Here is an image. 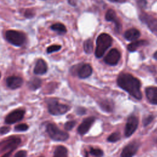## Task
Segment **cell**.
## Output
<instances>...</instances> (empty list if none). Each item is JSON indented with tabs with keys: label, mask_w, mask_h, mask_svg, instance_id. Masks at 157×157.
I'll use <instances>...</instances> for the list:
<instances>
[{
	"label": "cell",
	"mask_w": 157,
	"mask_h": 157,
	"mask_svg": "<svg viewBox=\"0 0 157 157\" xmlns=\"http://www.w3.org/2000/svg\"><path fill=\"white\" fill-rule=\"evenodd\" d=\"M147 44H148V42L145 40H137V41H134V42H132L131 44H129L128 45L127 48L129 52H133L137 50L139 47L144 46V45H146Z\"/></svg>",
	"instance_id": "19"
},
{
	"label": "cell",
	"mask_w": 157,
	"mask_h": 157,
	"mask_svg": "<svg viewBox=\"0 0 157 157\" xmlns=\"http://www.w3.org/2000/svg\"><path fill=\"white\" fill-rule=\"evenodd\" d=\"M25 115V110L22 109H17L9 113L5 119L7 124H13L20 121Z\"/></svg>",
	"instance_id": "8"
},
{
	"label": "cell",
	"mask_w": 157,
	"mask_h": 157,
	"mask_svg": "<svg viewBox=\"0 0 157 157\" xmlns=\"http://www.w3.org/2000/svg\"><path fill=\"white\" fill-rule=\"evenodd\" d=\"M53 157H67V148L63 145L58 146L54 151Z\"/></svg>",
	"instance_id": "22"
},
{
	"label": "cell",
	"mask_w": 157,
	"mask_h": 157,
	"mask_svg": "<svg viewBox=\"0 0 157 157\" xmlns=\"http://www.w3.org/2000/svg\"><path fill=\"white\" fill-rule=\"evenodd\" d=\"M1 73H0V78H1Z\"/></svg>",
	"instance_id": "38"
},
{
	"label": "cell",
	"mask_w": 157,
	"mask_h": 157,
	"mask_svg": "<svg viewBox=\"0 0 157 157\" xmlns=\"http://www.w3.org/2000/svg\"><path fill=\"white\" fill-rule=\"evenodd\" d=\"M47 132L50 137L55 141H65L69 138V134L59 129L55 124L49 123L46 128Z\"/></svg>",
	"instance_id": "5"
},
{
	"label": "cell",
	"mask_w": 157,
	"mask_h": 157,
	"mask_svg": "<svg viewBox=\"0 0 157 157\" xmlns=\"http://www.w3.org/2000/svg\"><path fill=\"white\" fill-rule=\"evenodd\" d=\"M83 48L85 53L88 54L91 53L92 52L93 49V44L92 40L90 39H88L85 41L84 45H83Z\"/></svg>",
	"instance_id": "24"
},
{
	"label": "cell",
	"mask_w": 157,
	"mask_h": 157,
	"mask_svg": "<svg viewBox=\"0 0 157 157\" xmlns=\"http://www.w3.org/2000/svg\"><path fill=\"white\" fill-rule=\"evenodd\" d=\"M12 151H9V152H7L6 153H4L1 157H10L11 156V154H12Z\"/></svg>",
	"instance_id": "35"
},
{
	"label": "cell",
	"mask_w": 157,
	"mask_h": 157,
	"mask_svg": "<svg viewBox=\"0 0 157 157\" xmlns=\"http://www.w3.org/2000/svg\"><path fill=\"white\" fill-rule=\"evenodd\" d=\"M103 151L99 148H90L85 152V157H102Z\"/></svg>",
	"instance_id": "20"
},
{
	"label": "cell",
	"mask_w": 157,
	"mask_h": 157,
	"mask_svg": "<svg viewBox=\"0 0 157 157\" xmlns=\"http://www.w3.org/2000/svg\"><path fill=\"white\" fill-rule=\"evenodd\" d=\"M42 84L41 79L37 77H34L31 78L28 83V86L29 88L31 90H36L40 87Z\"/></svg>",
	"instance_id": "21"
},
{
	"label": "cell",
	"mask_w": 157,
	"mask_h": 157,
	"mask_svg": "<svg viewBox=\"0 0 157 157\" xmlns=\"http://www.w3.org/2000/svg\"><path fill=\"white\" fill-rule=\"evenodd\" d=\"M105 18L108 21H112L115 24V29L117 33L121 30V25L119 21L115 12L112 9H109L105 15Z\"/></svg>",
	"instance_id": "12"
},
{
	"label": "cell",
	"mask_w": 157,
	"mask_h": 157,
	"mask_svg": "<svg viewBox=\"0 0 157 157\" xmlns=\"http://www.w3.org/2000/svg\"><path fill=\"white\" fill-rule=\"evenodd\" d=\"M111 2H119V3H123L126 0H109Z\"/></svg>",
	"instance_id": "36"
},
{
	"label": "cell",
	"mask_w": 157,
	"mask_h": 157,
	"mask_svg": "<svg viewBox=\"0 0 157 157\" xmlns=\"http://www.w3.org/2000/svg\"><path fill=\"white\" fill-rule=\"evenodd\" d=\"M112 43V37L106 33L101 34L96 39V48L95 56L96 58H101L105 52L111 46Z\"/></svg>",
	"instance_id": "2"
},
{
	"label": "cell",
	"mask_w": 157,
	"mask_h": 157,
	"mask_svg": "<svg viewBox=\"0 0 157 157\" xmlns=\"http://www.w3.org/2000/svg\"><path fill=\"white\" fill-rule=\"evenodd\" d=\"M50 28L52 30L56 32L59 34H65L67 31L66 26L61 23H56L50 26Z\"/></svg>",
	"instance_id": "23"
},
{
	"label": "cell",
	"mask_w": 157,
	"mask_h": 157,
	"mask_svg": "<svg viewBox=\"0 0 157 157\" xmlns=\"http://www.w3.org/2000/svg\"><path fill=\"white\" fill-rule=\"evenodd\" d=\"M101 106L102 109H104L105 111H107V112L112 111L113 109V104L110 101H107V100L102 101L101 102Z\"/></svg>",
	"instance_id": "25"
},
{
	"label": "cell",
	"mask_w": 157,
	"mask_h": 157,
	"mask_svg": "<svg viewBox=\"0 0 157 157\" xmlns=\"http://www.w3.org/2000/svg\"><path fill=\"white\" fill-rule=\"evenodd\" d=\"M48 110L53 115H61L66 113L70 109V107L66 104L59 103L55 99H50L48 101Z\"/></svg>",
	"instance_id": "4"
},
{
	"label": "cell",
	"mask_w": 157,
	"mask_h": 157,
	"mask_svg": "<svg viewBox=\"0 0 157 157\" xmlns=\"http://www.w3.org/2000/svg\"><path fill=\"white\" fill-rule=\"evenodd\" d=\"M121 138V136H120V134L119 132H113L112 133V134H110L108 138H107V140L109 142H115L118 140H119Z\"/></svg>",
	"instance_id": "26"
},
{
	"label": "cell",
	"mask_w": 157,
	"mask_h": 157,
	"mask_svg": "<svg viewBox=\"0 0 157 157\" xmlns=\"http://www.w3.org/2000/svg\"><path fill=\"white\" fill-rule=\"evenodd\" d=\"M75 123H76L75 121H67L64 124V128H65V129H66L67 131L71 130L74 127V126L75 125Z\"/></svg>",
	"instance_id": "29"
},
{
	"label": "cell",
	"mask_w": 157,
	"mask_h": 157,
	"mask_svg": "<svg viewBox=\"0 0 157 157\" xmlns=\"http://www.w3.org/2000/svg\"><path fill=\"white\" fill-rule=\"evenodd\" d=\"M61 48V45H53L51 46H49L47 48V52L48 53H52L57 51H59Z\"/></svg>",
	"instance_id": "27"
},
{
	"label": "cell",
	"mask_w": 157,
	"mask_h": 157,
	"mask_svg": "<svg viewBox=\"0 0 157 157\" xmlns=\"http://www.w3.org/2000/svg\"><path fill=\"white\" fill-rule=\"evenodd\" d=\"M120 58V53L116 48H113L109 51L104 58V61L106 64L111 66L116 65Z\"/></svg>",
	"instance_id": "9"
},
{
	"label": "cell",
	"mask_w": 157,
	"mask_h": 157,
	"mask_svg": "<svg viewBox=\"0 0 157 157\" xmlns=\"http://www.w3.org/2000/svg\"><path fill=\"white\" fill-rule=\"evenodd\" d=\"M147 99L152 104H157V87L150 86L145 90Z\"/></svg>",
	"instance_id": "16"
},
{
	"label": "cell",
	"mask_w": 157,
	"mask_h": 157,
	"mask_svg": "<svg viewBox=\"0 0 157 157\" xmlns=\"http://www.w3.org/2000/svg\"><path fill=\"white\" fill-rule=\"evenodd\" d=\"M154 117L152 115H150L148 117H145L144 120H143V124L144 126H147L148 124H149L153 120Z\"/></svg>",
	"instance_id": "30"
},
{
	"label": "cell",
	"mask_w": 157,
	"mask_h": 157,
	"mask_svg": "<svg viewBox=\"0 0 157 157\" xmlns=\"http://www.w3.org/2000/svg\"><path fill=\"white\" fill-rule=\"evenodd\" d=\"M118 85L134 98L140 100L142 94L140 91V81L131 74L123 73L117 78Z\"/></svg>",
	"instance_id": "1"
},
{
	"label": "cell",
	"mask_w": 157,
	"mask_h": 157,
	"mask_svg": "<svg viewBox=\"0 0 157 157\" xmlns=\"http://www.w3.org/2000/svg\"><path fill=\"white\" fill-rule=\"evenodd\" d=\"M153 57H154V58H155V59H157V51L154 53V55H153Z\"/></svg>",
	"instance_id": "37"
},
{
	"label": "cell",
	"mask_w": 157,
	"mask_h": 157,
	"mask_svg": "<svg viewBox=\"0 0 157 157\" xmlns=\"http://www.w3.org/2000/svg\"><path fill=\"white\" fill-rule=\"evenodd\" d=\"M139 147V144L136 142H132L128 144L123 149L121 157H132L137 152Z\"/></svg>",
	"instance_id": "11"
},
{
	"label": "cell",
	"mask_w": 157,
	"mask_h": 157,
	"mask_svg": "<svg viewBox=\"0 0 157 157\" xmlns=\"http://www.w3.org/2000/svg\"><path fill=\"white\" fill-rule=\"evenodd\" d=\"M28 129V126L26 124H19L15 126V130L16 131H25Z\"/></svg>",
	"instance_id": "28"
},
{
	"label": "cell",
	"mask_w": 157,
	"mask_h": 157,
	"mask_svg": "<svg viewBox=\"0 0 157 157\" xmlns=\"http://www.w3.org/2000/svg\"><path fill=\"white\" fill-rule=\"evenodd\" d=\"M75 71H77V74L80 78H85L91 75L93 69L89 64H83L79 67H77V69H75Z\"/></svg>",
	"instance_id": "13"
},
{
	"label": "cell",
	"mask_w": 157,
	"mask_h": 157,
	"mask_svg": "<svg viewBox=\"0 0 157 157\" xmlns=\"http://www.w3.org/2000/svg\"><path fill=\"white\" fill-rule=\"evenodd\" d=\"M147 0H138L137 1V4L139 7L142 9L145 8L147 6Z\"/></svg>",
	"instance_id": "32"
},
{
	"label": "cell",
	"mask_w": 157,
	"mask_h": 157,
	"mask_svg": "<svg viewBox=\"0 0 157 157\" xmlns=\"http://www.w3.org/2000/svg\"><path fill=\"white\" fill-rule=\"evenodd\" d=\"M139 18L142 22L145 23L152 31L157 33V19L156 18L145 13H142L139 16Z\"/></svg>",
	"instance_id": "10"
},
{
	"label": "cell",
	"mask_w": 157,
	"mask_h": 157,
	"mask_svg": "<svg viewBox=\"0 0 157 157\" xmlns=\"http://www.w3.org/2000/svg\"><path fill=\"white\" fill-rule=\"evenodd\" d=\"M138 118L134 115L128 117L124 129V135L126 137L131 136L136 130L138 126Z\"/></svg>",
	"instance_id": "7"
},
{
	"label": "cell",
	"mask_w": 157,
	"mask_h": 157,
	"mask_svg": "<svg viewBox=\"0 0 157 157\" xmlns=\"http://www.w3.org/2000/svg\"><path fill=\"white\" fill-rule=\"evenodd\" d=\"M68 2L73 6H75L76 5V0H67Z\"/></svg>",
	"instance_id": "34"
},
{
	"label": "cell",
	"mask_w": 157,
	"mask_h": 157,
	"mask_svg": "<svg viewBox=\"0 0 157 157\" xmlns=\"http://www.w3.org/2000/svg\"><path fill=\"white\" fill-rule=\"evenodd\" d=\"M47 69L48 67L46 62L42 59H39L35 64L34 73L36 75H43L47 72Z\"/></svg>",
	"instance_id": "17"
},
{
	"label": "cell",
	"mask_w": 157,
	"mask_h": 157,
	"mask_svg": "<svg viewBox=\"0 0 157 157\" xmlns=\"http://www.w3.org/2000/svg\"><path fill=\"white\" fill-rule=\"evenodd\" d=\"M27 153L25 150H20L16 153L14 157H26Z\"/></svg>",
	"instance_id": "31"
},
{
	"label": "cell",
	"mask_w": 157,
	"mask_h": 157,
	"mask_svg": "<svg viewBox=\"0 0 157 157\" xmlns=\"http://www.w3.org/2000/svg\"><path fill=\"white\" fill-rule=\"evenodd\" d=\"M6 82L7 86L9 88L15 90L21 86L23 83V80L20 77L10 76L6 78Z\"/></svg>",
	"instance_id": "15"
},
{
	"label": "cell",
	"mask_w": 157,
	"mask_h": 157,
	"mask_svg": "<svg viewBox=\"0 0 157 157\" xmlns=\"http://www.w3.org/2000/svg\"><path fill=\"white\" fill-rule=\"evenodd\" d=\"M94 120H95V118L93 117H88L87 118L85 119L78 127V129H77L78 132L80 135H83L86 134L89 131L90 128L94 122Z\"/></svg>",
	"instance_id": "14"
},
{
	"label": "cell",
	"mask_w": 157,
	"mask_h": 157,
	"mask_svg": "<svg viewBox=\"0 0 157 157\" xmlns=\"http://www.w3.org/2000/svg\"><path fill=\"white\" fill-rule=\"evenodd\" d=\"M40 157H43V156H40Z\"/></svg>",
	"instance_id": "39"
},
{
	"label": "cell",
	"mask_w": 157,
	"mask_h": 157,
	"mask_svg": "<svg viewBox=\"0 0 157 157\" xmlns=\"http://www.w3.org/2000/svg\"><path fill=\"white\" fill-rule=\"evenodd\" d=\"M140 35V31L136 28H131L127 30L124 34V38L129 41H133L137 39Z\"/></svg>",
	"instance_id": "18"
},
{
	"label": "cell",
	"mask_w": 157,
	"mask_h": 157,
	"mask_svg": "<svg viewBox=\"0 0 157 157\" xmlns=\"http://www.w3.org/2000/svg\"><path fill=\"white\" fill-rule=\"evenodd\" d=\"M10 128L7 126H2L0 128V134H7L9 131Z\"/></svg>",
	"instance_id": "33"
},
{
	"label": "cell",
	"mask_w": 157,
	"mask_h": 157,
	"mask_svg": "<svg viewBox=\"0 0 157 157\" xmlns=\"http://www.w3.org/2000/svg\"><path fill=\"white\" fill-rule=\"evenodd\" d=\"M5 37L9 43L16 47H21L26 42L25 34L22 32L15 30L7 31Z\"/></svg>",
	"instance_id": "3"
},
{
	"label": "cell",
	"mask_w": 157,
	"mask_h": 157,
	"mask_svg": "<svg viewBox=\"0 0 157 157\" xmlns=\"http://www.w3.org/2000/svg\"><path fill=\"white\" fill-rule=\"evenodd\" d=\"M21 143V139L17 137H10L0 142V153L13 151Z\"/></svg>",
	"instance_id": "6"
}]
</instances>
